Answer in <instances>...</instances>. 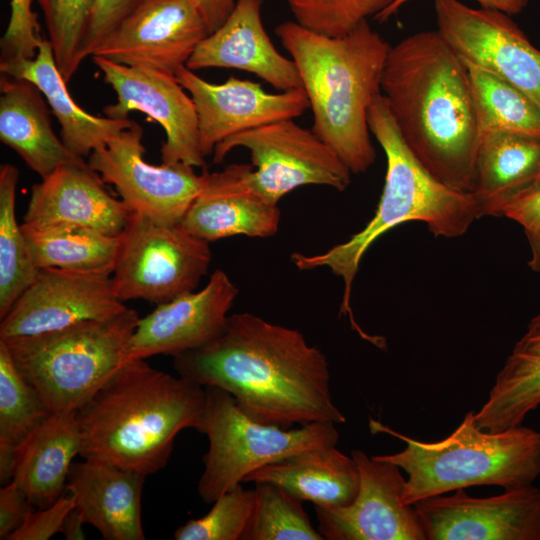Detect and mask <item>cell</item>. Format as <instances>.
I'll list each match as a JSON object with an SVG mask.
<instances>
[{
    "label": "cell",
    "mask_w": 540,
    "mask_h": 540,
    "mask_svg": "<svg viewBox=\"0 0 540 540\" xmlns=\"http://www.w3.org/2000/svg\"><path fill=\"white\" fill-rule=\"evenodd\" d=\"M177 374L228 392L253 420L289 429L313 422L342 424L325 354L297 329L249 312L229 315L208 344L173 357Z\"/></svg>",
    "instance_id": "cell-1"
},
{
    "label": "cell",
    "mask_w": 540,
    "mask_h": 540,
    "mask_svg": "<svg viewBox=\"0 0 540 540\" xmlns=\"http://www.w3.org/2000/svg\"><path fill=\"white\" fill-rule=\"evenodd\" d=\"M381 94L417 161L447 187L471 193L480 129L470 79L437 30L391 45Z\"/></svg>",
    "instance_id": "cell-2"
},
{
    "label": "cell",
    "mask_w": 540,
    "mask_h": 540,
    "mask_svg": "<svg viewBox=\"0 0 540 540\" xmlns=\"http://www.w3.org/2000/svg\"><path fill=\"white\" fill-rule=\"evenodd\" d=\"M205 387L127 360L76 411L80 456L150 475L162 470L184 429L198 430Z\"/></svg>",
    "instance_id": "cell-3"
},
{
    "label": "cell",
    "mask_w": 540,
    "mask_h": 540,
    "mask_svg": "<svg viewBox=\"0 0 540 540\" xmlns=\"http://www.w3.org/2000/svg\"><path fill=\"white\" fill-rule=\"evenodd\" d=\"M275 34L297 66L313 114L311 130L352 174L366 172L376 159L368 110L381 94L391 45L368 20L336 37L296 21L279 24Z\"/></svg>",
    "instance_id": "cell-4"
},
{
    "label": "cell",
    "mask_w": 540,
    "mask_h": 540,
    "mask_svg": "<svg viewBox=\"0 0 540 540\" xmlns=\"http://www.w3.org/2000/svg\"><path fill=\"white\" fill-rule=\"evenodd\" d=\"M368 125L386 156L383 191L373 218L343 243L314 255L294 252L299 270L328 268L344 284L340 314L349 313L351 289L360 262L370 246L392 228L423 222L436 237L456 238L479 217L471 193L455 191L439 182L417 161L404 143L382 94L368 110ZM353 326H356L352 318Z\"/></svg>",
    "instance_id": "cell-5"
},
{
    "label": "cell",
    "mask_w": 540,
    "mask_h": 540,
    "mask_svg": "<svg viewBox=\"0 0 540 540\" xmlns=\"http://www.w3.org/2000/svg\"><path fill=\"white\" fill-rule=\"evenodd\" d=\"M474 414L466 413L460 425L437 442L410 438L370 418L372 433H386L406 444L398 453L372 456L407 473L404 504L476 485L527 486L540 476V432L522 425L483 430Z\"/></svg>",
    "instance_id": "cell-6"
},
{
    "label": "cell",
    "mask_w": 540,
    "mask_h": 540,
    "mask_svg": "<svg viewBox=\"0 0 540 540\" xmlns=\"http://www.w3.org/2000/svg\"><path fill=\"white\" fill-rule=\"evenodd\" d=\"M139 318L126 307L103 319L0 341L51 412H75L130 359Z\"/></svg>",
    "instance_id": "cell-7"
},
{
    "label": "cell",
    "mask_w": 540,
    "mask_h": 540,
    "mask_svg": "<svg viewBox=\"0 0 540 540\" xmlns=\"http://www.w3.org/2000/svg\"><path fill=\"white\" fill-rule=\"evenodd\" d=\"M205 394L197 431L208 437L209 448L203 456L204 469L197 491L207 504L267 464L305 449L336 446L338 442L339 432L333 422L284 429L253 420L221 388L205 386Z\"/></svg>",
    "instance_id": "cell-8"
},
{
    "label": "cell",
    "mask_w": 540,
    "mask_h": 540,
    "mask_svg": "<svg viewBox=\"0 0 540 540\" xmlns=\"http://www.w3.org/2000/svg\"><path fill=\"white\" fill-rule=\"evenodd\" d=\"M211 259L209 242L181 224H161L132 214L120 236L112 272L117 296L122 302H169L196 290Z\"/></svg>",
    "instance_id": "cell-9"
},
{
    "label": "cell",
    "mask_w": 540,
    "mask_h": 540,
    "mask_svg": "<svg viewBox=\"0 0 540 540\" xmlns=\"http://www.w3.org/2000/svg\"><path fill=\"white\" fill-rule=\"evenodd\" d=\"M250 152L251 182L269 202L305 185H322L339 192L351 183V171L311 129L293 119L281 120L233 135L219 143L213 162L222 163L235 148Z\"/></svg>",
    "instance_id": "cell-10"
},
{
    "label": "cell",
    "mask_w": 540,
    "mask_h": 540,
    "mask_svg": "<svg viewBox=\"0 0 540 540\" xmlns=\"http://www.w3.org/2000/svg\"><path fill=\"white\" fill-rule=\"evenodd\" d=\"M143 129L133 124L88 156V165L113 185L133 214L166 225L181 224L202 191L208 171L197 174L183 162H146Z\"/></svg>",
    "instance_id": "cell-11"
},
{
    "label": "cell",
    "mask_w": 540,
    "mask_h": 540,
    "mask_svg": "<svg viewBox=\"0 0 540 540\" xmlns=\"http://www.w3.org/2000/svg\"><path fill=\"white\" fill-rule=\"evenodd\" d=\"M437 31L461 58L521 90L540 106V50L511 15L435 0Z\"/></svg>",
    "instance_id": "cell-12"
},
{
    "label": "cell",
    "mask_w": 540,
    "mask_h": 540,
    "mask_svg": "<svg viewBox=\"0 0 540 540\" xmlns=\"http://www.w3.org/2000/svg\"><path fill=\"white\" fill-rule=\"evenodd\" d=\"M104 81L116 93L117 101L103 109L105 116L128 119L132 111L147 114L165 132L161 147L164 164L183 162L204 167L195 104L175 74L145 67L119 64L91 56Z\"/></svg>",
    "instance_id": "cell-13"
},
{
    "label": "cell",
    "mask_w": 540,
    "mask_h": 540,
    "mask_svg": "<svg viewBox=\"0 0 540 540\" xmlns=\"http://www.w3.org/2000/svg\"><path fill=\"white\" fill-rule=\"evenodd\" d=\"M111 273L41 268L1 319L0 340L34 336L126 309Z\"/></svg>",
    "instance_id": "cell-14"
},
{
    "label": "cell",
    "mask_w": 540,
    "mask_h": 540,
    "mask_svg": "<svg viewBox=\"0 0 540 540\" xmlns=\"http://www.w3.org/2000/svg\"><path fill=\"white\" fill-rule=\"evenodd\" d=\"M359 489L346 506H315L318 531L327 540H427L418 514L402 501L406 479L389 462L355 449Z\"/></svg>",
    "instance_id": "cell-15"
},
{
    "label": "cell",
    "mask_w": 540,
    "mask_h": 540,
    "mask_svg": "<svg viewBox=\"0 0 540 540\" xmlns=\"http://www.w3.org/2000/svg\"><path fill=\"white\" fill-rule=\"evenodd\" d=\"M427 540H540V487L472 497L464 489L416 502Z\"/></svg>",
    "instance_id": "cell-16"
},
{
    "label": "cell",
    "mask_w": 540,
    "mask_h": 540,
    "mask_svg": "<svg viewBox=\"0 0 540 540\" xmlns=\"http://www.w3.org/2000/svg\"><path fill=\"white\" fill-rule=\"evenodd\" d=\"M207 35L192 0H144L92 56L175 74Z\"/></svg>",
    "instance_id": "cell-17"
},
{
    "label": "cell",
    "mask_w": 540,
    "mask_h": 540,
    "mask_svg": "<svg viewBox=\"0 0 540 540\" xmlns=\"http://www.w3.org/2000/svg\"><path fill=\"white\" fill-rule=\"evenodd\" d=\"M175 75L195 104L204 157L213 154L219 143L233 135L297 118L309 108L303 88L269 93L259 83L235 77L211 83L186 66Z\"/></svg>",
    "instance_id": "cell-18"
},
{
    "label": "cell",
    "mask_w": 540,
    "mask_h": 540,
    "mask_svg": "<svg viewBox=\"0 0 540 540\" xmlns=\"http://www.w3.org/2000/svg\"><path fill=\"white\" fill-rule=\"evenodd\" d=\"M238 293L227 273L216 269L201 290L156 305L138 320L130 359L174 357L208 344L223 331Z\"/></svg>",
    "instance_id": "cell-19"
},
{
    "label": "cell",
    "mask_w": 540,
    "mask_h": 540,
    "mask_svg": "<svg viewBox=\"0 0 540 540\" xmlns=\"http://www.w3.org/2000/svg\"><path fill=\"white\" fill-rule=\"evenodd\" d=\"M132 212L84 159L62 165L32 186L24 226L85 228L119 236Z\"/></svg>",
    "instance_id": "cell-20"
},
{
    "label": "cell",
    "mask_w": 540,
    "mask_h": 540,
    "mask_svg": "<svg viewBox=\"0 0 540 540\" xmlns=\"http://www.w3.org/2000/svg\"><path fill=\"white\" fill-rule=\"evenodd\" d=\"M252 164L233 163L208 172L206 183L181 225L194 236L213 242L235 235L268 238L278 230L281 211L251 182Z\"/></svg>",
    "instance_id": "cell-21"
},
{
    "label": "cell",
    "mask_w": 540,
    "mask_h": 540,
    "mask_svg": "<svg viewBox=\"0 0 540 540\" xmlns=\"http://www.w3.org/2000/svg\"><path fill=\"white\" fill-rule=\"evenodd\" d=\"M263 0H236L227 19L196 47L186 67L247 71L279 91L302 88L297 66L283 56L266 33Z\"/></svg>",
    "instance_id": "cell-22"
},
{
    "label": "cell",
    "mask_w": 540,
    "mask_h": 540,
    "mask_svg": "<svg viewBox=\"0 0 540 540\" xmlns=\"http://www.w3.org/2000/svg\"><path fill=\"white\" fill-rule=\"evenodd\" d=\"M146 475L110 463H72L66 490L86 524L106 540H144L141 498Z\"/></svg>",
    "instance_id": "cell-23"
},
{
    "label": "cell",
    "mask_w": 540,
    "mask_h": 540,
    "mask_svg": "<svg viewBox=\"0 0 540 540\" xmlns=\"http://www.w3.org/2000/svg\"><path fill=\"white\" fill-rule=\"evenodd\" d=\"M540 184V136L480 130L471 194L479 217H501L506 208Z\"/></svg>",
    "instance_id": "cell-24"
},
{
    "label": "cell",
    "mask_w": 540,
    "mask_h": 540,
    "mask_svg": "<svg viewBox=\"0 0 540 540\" xmlns=\"http://www.w3.org/2000/svg\"><path fill=\"white\" fill-rule=\"evenodd\" d=\"M0 71L30 81L41 91L60 125L61 140L77 157L89 156L134 122L96 116L81 108L67 89L48 39L41 42L34 58L0 62Z\"/></svg>",
    "instance_id": "cell-25"
},
{
    "label": "cell",
    "mask_w": 540,
    "mask_h": 540,
    "mask_svg": "<svg viewBox=\"0 0 540 540\" xmlns=\"http://www.w3.org/2000/svg\"><path fill=\"white\" fill-rule=\"evenodd\" d=\"M41 91L30 81L1 74L0 140L41 179L75 156L52 129Z\"/></svg>",
    "instance_id": "cell-26"
},
{
    "label": "cell",
    "mask_w": 540,
    "mask_h": 540,
    "mask_svg": "<svg viewBox=\"0 0 540 540\" xmlns=\"http://www.w3.org/2000/svg\"><path fill=\"white\" fill-rule=\"evenodd\" d=\"M81 444L76 411L51 412L18 450L11 482L33 507L53 504L67 491L69 470Z\"/></svg>",
    "instance_id": "cell-27"
},
{
    "label": "cell",
    "mask_w": 540,
    "mask_h": 540,
    "mask_svg": "<svg viewBox=\"0 0 540 540\" xmlns=\"http://www.w3.org/2000/svg\"><path fill=\"white\" fill-rule=\"evenodd\" d=\"M359 471L352 456L335 446H318L291 454L250 473L244 482L276 484L314 506L349 505L359 489Z\"/></svg>",
    "instance_id": "cell-28"
},
{
    "label": "cell",
    "mask_w": 540,
    "mask_h": 540,
    "mask_svg": "<svg viewBox=\"0 0 540 540\" xmlns=\"http://www.w3.org/2000/svg\"><path fill=\"white\" fill-rule=\"evenodd\" d=\"M540 405V311L529 321L498 372L488 399L474 414L479 428L501 431L521 425Z\"/></svg>",
    "instance_id": "cell-29"
},
{
    "label": "cell",
    "mask_w": 540,
    "mask_h": 540,
    "mask_svg": "<svg viewBox=\"0 0 540 540\" xmlns=\"http://www.w3.org/2000/svg\"><path fill=\"white\" fill-rule=\"evenodd\" d=\"M34 266L78 271L113 272L120 236L85 228L22 225Z\"/></svg>",
    "instance_id": "cell-30"
},
{
    "label": "cell",
    "mask_w": 540,
    "mask_h": 540,
    "mask_svg": "<svg viewBox=\"0 0 540 540\" xmlns=\"http://www.w3.org/2000/svg\"><path fill=\"white\" fill-rule=\"evenodd\" d=\"M51 413L0 341V481L13 479L18 450Z\"/></svg>",
    "instance_id": "cell-31"
},
{
    "label": "cell",
    "mask_w": 540,
    "mask_h": 540,
    "mask_svg": "<svg viewBox=\"0 0 540 540\" xmlns=\"http://www.w3.org/2000/svg\"><path fill=\"white\" fill-rule=\"evenodd\" d=\"M19 171L0 166V319L35 280L38 269L31 261L25 235L15 212Z\"/></svg>",
    "instance_id": "cell-32"
},
{
    "label": "cell",
    "mask_w": 540,
    "mask_h": 540,
    "mask_svg": "<svg viewBox=\"0 0 540 540\" xmlns=\"http://www.w3.org/2000/svg\"><path fill=\"white\" fill-rule=\"evenodd\" d=\"M464 63L480 130L495 128L540 136V106L535 101L492 73Z\"/></svg>",
    "instance_id": "cell-33"
},
{
    "label": "cell",
    "mask_w": 540,
    "mask_h": 540,
    "mask_svg": "<svg viewBox=\"0 0 540 540\" xmlns=\"http://www.w3.org/2000/svg\"><path fill=\"white\" fill-rule=\"evenodd\" d=\"M255 501L240 540H324L302 501L270 482L255 483Z\"/></svg>",
    "instance_id": "cell-34"
},
{
    "label": "cell",
    "mask_w": 540,
    "mask_h": 540,
    "mask_svg": "<svg viewBox=\"0 0 540 540\" xmlns=\"http://www.w3.org/2000/svg\"><path fill=\"white\" fill-rule=\"evenodd\" d=\"M96 0H37L46 24L57 67L68 83L84 56Z\"/></svg>",
    "instance_id": "cell-35"
},
{
    "label": "cell",
    "mask_w": 540,
    "mask_h": 540,
    "mask_svg": "<svg viewBox=\"0 0 540 540\" xmlns=\"http://www.w3.org/2000/svg\"><path fill=\"white\" fill-rule=\"evenodd\" d=\"M255 490L242 483L218 497L203 517L191 519L174 532L176 540H240L250 519Z\"/></svg>",
    "instance_id": "cell-36"
},
{
    "label": "cell",
    "mask_w": 540,
    "mask_h": 540,
    "mask_svg": "<svg viewBox=\"0 0 540 540\" xmlns=\"http://www.w3.org/2000/svg\"><path fill=\"white\" fill-rule=\"evenodd\" d=\"M294 21L315 32L342 36L369 17L375 18L394 0H284Z\"/></svg>",
    "instance_id": "cell-37"
},
{
    "label": "cell",
    "mask_w": 540,
    "mask_h": 540,
    "mask_svg": "<svg viewBox=\"0 0 540 540\" xmlns=\"http://www.w3.org/2000/svg\"><path fill=\"white\" fill-rule=\"evenodd\" d=\"M33 0H11L10 18L0 40V62L32 59L41 42L37 14L32 10Z\"/></svg>",
    "instance_id": "cell-38"
},
{
    "label": "cell",
    "mask_w": 540,
    "mask_h": 540,
    "mask_svg": "<svg viewBox=\"0 0 540 540\" xmlns=\"http://www.w3.org/2000/svg\"><path fill=\"white\" fill-rule=\"evenodd\" d=\"M74 507L72 495L64 493L53 504L32 509L7 540H47L60 533L65 517Z\"/></svg>",
    "instance_id": "cell-39"
},
{
    "label": "cell",
    "mask_w": 540,
    "mask_h": 540,
    "mask_svg": "<svg viewBox=\"0 0 540 540\" xmlns=\"http://www.w3.org/2000/svg\"><path fill=\"white\" fill-rule=\"evenodd\" d=\"M144 0H96L85 42V58L94 51L137 9Z\"/></svg>",
    "instance_id": "cell-40"
},
{
    "label": "cell",
    "mask_w": 540,
    "mask_h": 540,
    "mask_svg": "<svg viewBox=\"0 0 540 540\" xmlns=\"http://www.w3.org/2000/svg\"><path fill=\"white\" fill-rule=\"evenodd\" d=\"M518 223L530 246V269L540 273V184L509 205L503 214Z\"/></svg>",
    "instance_id": "cell-41"
},
{
    "label": "cell",
    "mask_w": 540,
    "mask_h": 540,
    "mask_svg": "<svg viewBox=\"0 0 540 540\" xmlns=\"http://www.w3.org/2000/svg\"><path fill=\"white\" fill-rule=\"evenodd\" d=\"M34 507L14 482L0 489V539L7 540Z\"/></svg>",
    "instance_id": "cell-42"
},
{
    "label": "cell",
    "mask_w": 540,
    "mask_h": 540,
    "mask_svg": "<svg viewBox=\"0 0 540 540\" xmlns=\"http://www.w3.org/2000/svg\"><path fill=\"white\" fill-rule=\"evenodd\" d=\"M411 0H394L383 12L375 16L379 23L388 21L398 13L403 5ZM481 7L502 11L509 15L521 13L528 5L529 0H476Z\"/></svg>",
    "instance_id": "cell-43"
},
{
    "label": "cell",
    "mask_w": 540,
    "mask_h": 540,
    "mask_svg": "<svg viewBox=\"0 0 540 540\" xmlns=\"http://www.w3.org/2000/svg\"><path fill=\"white\" fill-rule=\"evenodd\" d=\"M207 25L209 34L219 28L234 8L236 0H192Z\"/></svg>",
    "instance_id": "cell-44"
},
{
    "label": "cell",
    "mask_w": 540,
    "mask_h": 540,
    "mask_svg": "<svg viewBox=\"0 0 540 540\" xmlns=\"http://www.w3.org/2000/svg\"><path fill=\"white\" fill-rule=\"evenodd\" d=\"M85 521L80 512L74 507L65 517L60 533L67 540H83Z\"/></svg>",
    "instance_id": "cell-45"
}]
</instances>
